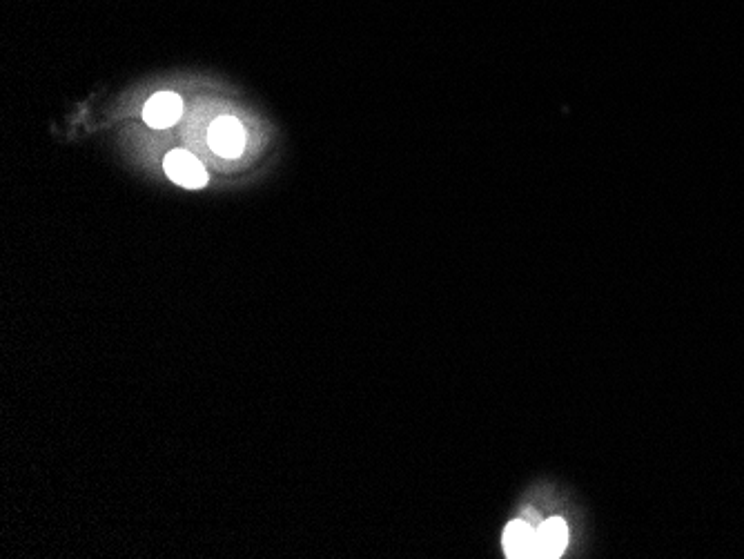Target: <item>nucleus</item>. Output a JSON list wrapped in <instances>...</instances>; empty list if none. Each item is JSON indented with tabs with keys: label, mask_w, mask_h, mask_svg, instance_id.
Wrapping results in <instances>:
<instances>
[{
	"label": "nucleus",
	"mask_w": 744,
	"mask_h": 559,
	"mask_svg": "<svg viewBox=\"0 0 744 559\" xmlns=\"http://www.w3.org/2000/svg\"><path fill=\"white\" fill-rule=\"evenodd\" d=\"M163 168L165 174H168L176 185H181V188L199 190L205 188V183H208V172H205L197 156H192L185 150H174L165 156Z\"/></svg>",
	"instance_id": "nucleus-1"
},
{
	"label": "nucleus",
	"mask_w": 744,
	"mask_h": 559,
	"mask_svg": "<svg viewBox=\"0 0 744 559\" xmlns=\"http://www.w3.org/2000/svg\"><path fill=\"white\" fill-rule=\"evenodd\" d=\"M569 544V526L564 519L553 517L537 526V557H560Z\"/></svg>",
	"instance_id": "nucleus-5"
},
{
	"label": "nucleus",
	"mask_w": 744,
	"mask_h": 559,
	"mask_svg": "<svg viewBox=\"0 0 744 559\" xmlns=\"http://www.w3.org/2000/svg\"><path fill=\"white\" fill-rule=\"evenodd\" d=\"M181 114H183V103L174 92L154 94L143 107L145 123H148L150 127H156V130H163V127L174 125L181 119Z\"/></svg>",
	"instance_id": "nucleus-3"
},
{
	"label": "nucleus",
	"mask_w": 744,
	"mask_h": 559,
	"mask_svg": "<svg viewBox=\"0 0 744 559\" xmlns=\"http://www.w3.org/2000/svg\"><path fill=\"white\" fill-rule=\"evenodd\" d=\"M208 141L212 150L219 156L237 159V156H241L243 147H246V130H243V125L237 119H232V116H221V119L210 125Z\"/></svg>",
	"instance_id": "nucleus-2"
},
{
	"label": "nucleus",
	"mask_w": 744,
	"mask_h": 559,
	"mask_svg": "<svg viewBox=\"0 0 744 559\" xmlns=\"http://www.w3.org/2000/svg\"><path fill=\"white\" fill-rule=\"evenodd\" d=\"M504 551L508 557H537V528L515 519L504 531Z\"/></svg>",
	"instance_id": "nucleus-4"
}]
</instances>
